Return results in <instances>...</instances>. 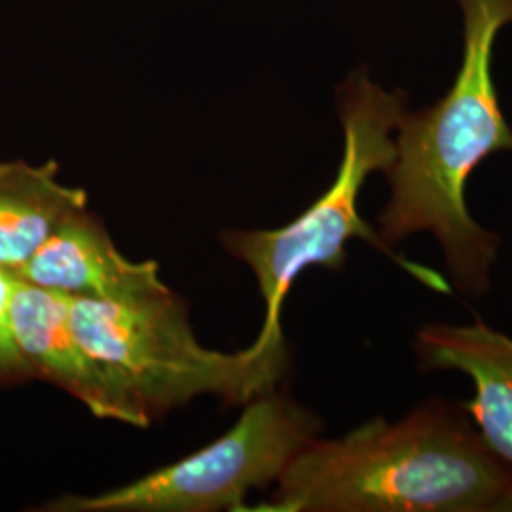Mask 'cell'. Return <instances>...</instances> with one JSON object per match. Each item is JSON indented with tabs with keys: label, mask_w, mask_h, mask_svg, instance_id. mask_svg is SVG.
Here are the masks:
<instances>
[{
	"label": "cell",
	"mask_w": 512,
	"mask_h": 512,
	"mask_svg": "<svg viewBox=\"0 0 512 512\" xmlns=\"http://www.w3.org/2000/svg\"><path fill=\"white\" fill-rule=\"evenodd\" d=\"M459 6L458 76L435 105L401 116L397 154L385 171L391 196L378 219V234L391 249L421 232L439 239L454 287L478 298L490 291L501 241L471 217L465 190L484 160L512 152V129L492 69L495 40L512 21V0H459Z\"/></svg>",
	"instance_id": "obj_1"
},
{
	"label": "cell",
	"mask_w": 512,
	"mask_h": 512,
	"mask_svg": "<svg viewBox=\"0 0 512 512\" xmlns=\"http://www.w3.org/2000/svg\"><path fill=\"white\" fill-rule=\"evenodd\" d=\"M253 511L512 512V467L461 404L431 399L401 421L311 440Z\"/></svg>",
	"instance_id": "obj_2"
},
{
	"label": "cell",
	"mask_w": 512,
	"mask_h": 512,
	"mask_svg": "<svg viewBox=\"0 0 512 512\" xmlns=\"http://www.w3.org/2000/svg\"><path fill=\"white\" fill-rule=\"evenodd\" d=\"M406 110V93L387 92L365 73L351 74L340 92L344 154L329 190L283 228L222 236L224 247L253 270L266 304L258 348H285L281 311L296 277L311 266L342 270L349 239H365L425 287L450 293L439 272L397 255L357 209L366 179L376 171L385 173L395 160V131Z\"/></svg>",
	"instance_id": "obj_3"
},
{
	"label": "cell",
	"mask_w": 512,
	"mask_h": 512,
	"mask_svg": "<svg viewBox=\"0 0 512 512\" xmlns=\"http://www.w3.org/2000/svg\"><path fill=\"white\" fill-rule=\"evenodd\" d=\"M67 300L74 334L150 421L200 395L247 404L287 368V348H203L173 291L128 302Z\"/></svg>",
	"instance_id": "obj_4"
},
{
	"label": "cell",
	"mask_w": 512,
	"mask_h": 512,
	"mask_svg": "<svg viewBox=\"0 0 512 512\" xmlns=\"http://www.w3.org/2000/svg\"><path fill=\"white\" fill-rule=\"evenodd\" d=\"M317 433L313 412L272 389L249 401L228 433L188 458L103 494L63 495L42 511H247V494L277 482Z\"/></svg>",
	"instance_id": "obj_5"
},
{
	"label": "cell",
	"mask_w": 512,
	"mask_h": 512,
	"mask_svg": "<svg viewBox=\"0 0 512 512\" xmlns=\"http://www.w3.org/2000/svg\"><path fill=\"white\" fill-rule=\"evenodd\" d=\"M12 338L35 380L57 385L90 408L95 418L147 427L150 418L135 404L107 366L74 334L67 296L12 277L8 302Z\"/></svg>",
	"instance_id": "obj_6"
},
{
	"label": "cell",
	"mask_w": 512,
	"mask_h": 512,
	"mask_svg": "<svg viewBox=\"0 0 512 512\" xmlns=\"http://www.w3.org/2000/svg\"><path fill=\"white\" fill-rule=\"evenodd\" d=\"M12 277L67 298L99 302H128L171 291L158 262H133L122 255L88 207L61 220Z\"/></svg>",
	"instance_id": "obj_7"
},
{
	"label": "cell",
	"mask_w": 512,
	"mask_h": 512,
	"mask_svg": "<svg viewBox=\"0 0 512 512\" xmlns=\"http://www.w3.org/2000/svg\"><path fill=\"white\" fill-rule=\"evenodd\" d=\"M420 370H459L475 397L459 403L482 439L512 467V338L482 319L467 325L429 323L414 340Z\"/></svg>",
	"instance_id": "obj_8"
},
{
	"label": "cell",
	"mask_w": 512,
	"mask_h": 512,
	"mask_svg": "<svg viewBox=\"0 0 512 512\" xmlns=\"http://www.w3.org/2000/svg\"><path fill=\"white\" fill-rule=\"evenodd\" d=\"M88 207V194L59 181L55 162L0 164V268L16 274L61 220Z\"/></svg>",
	"instance_id": "obj_9"
},
{
	"label": "cell",
	"mask_w": 512,
	"mask_h": 512,
	"mask_svg": "<svg viewBox=\"0 0 512 512\" xmlns=\"http://www.w3.org/2000/svg\"><path fill=\"white\" fill-rule=\"evenodd\" d=\"M12 291V275L0 268V387L2 385L25 384L35 380L33 372L21 357L12 338L8 321V302Z\"/></svg>",
	"instance_id": "obj_10"
}]
</instances>
